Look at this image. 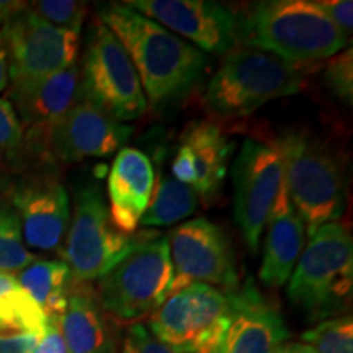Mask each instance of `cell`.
<instances>
[{
  "mask_svg": "<svg viewBox=\"0 0 353 353\" xmlns=\"http://www.w3.org/2000/svg\"><path fill=\"white\" fill-rule=\"evenodd\" d=\"M234 218L247 247L257 252L273 203L285 182L283 159L275 144L245 139L232 164Z\"/></svg>",
  "mask_w": 353,
  "mask_h": 353,
  "instance_id": "obj_11",
  "label": "cell"
},
{
  "mask_svg": "<svg viewBox=\"0 0 353 353\" xmlns=\"http://www.w3.org/2000/svg\"><path fill=\"white\" fill-rule=\"evenodd\" d=\"M231 311L229 291L205 283L183 286L148 317L154 337L180 353H211Z\"/></svg>",
  "mask_w": 353,
  "mask_h": 353,
  "instance_id": "obj_9",
  "label": "cell"
},
{
  "mask_svg": "<svg viewBox=\"0 0 353 353\" xmlns=\"http://www.w3.org/2000/svg\"><path fill=\"white\" fill-rule=\"evenodd\" d=\"M54 319L69 353H117L103 309L88 283L76 281L64 311Z\"/></svg>",
  "mask_w": 353,
  "mask_h": 353,
  "instance_id": "obj_21",
  "label": "cell"
},
{
  "mask_svg": "<svg viewBox=\"0 0 353 353\" xmlns=\"http://www.w3.org/2000/svg\"><path fill=\"white\" fill-rule=\"evenodd\" d=\"M237 44L307 65L347 48V37L312 0L255 2L236 15Z\"/></svg>",
  "mask_w": 353,
  "mask_h": 353,
  "instance_id": "obj_2",
  "label": "cell"
},
{
  "mask_svg": "<svg viewBox=\"0 0 353 353\" xmlns=\"http://www.w3.org/2000/svg\"><path fill=\"white\" fill-rule=\"evenodd\" d=\"M306 65H298L268 52L236 46L206 88L203 103L211 117L245 118L268 101L303 90Z\"/></svg>",
  "mask_w": 353,
  "mask_h": 353,
  "instance_id": "obj_3",
  "label": "cell"
},
{
  "mask_svg": "<svg viewBox=\"0 0 353 353\" xmlns=\"http://www.w3.org/2000/svg\"><path fill=\"white\" fill-rule=\"evenodd\" d=\"M123 353H180L154 337L144 324H131L123 339Z\"/></svg>",
  "mask_w": 353,
  "mask_h": 353,
  "instance_id": "obj_30",
  "label": "cell"
},
{
  "mask_svg": "<svg viewBox=\"0 0 353 353\" xmlns=\"http://www.w3.org/2000/svg\"><path fill=\"white\" fill-rule=\"evenodd\" d=\"M30 353H69L54 317H48L46 329L39 337L37 347Z\"/></svg>",
  "mask_w": 353,
  "mask_h": 353,
  "instance_id": "obj_33",
  "label": "cell"
},
{
  "mask_svg": "<svg viewBox=\"0 0 353 353\" xmlns=\"http://www.w3.org/2000/svg\"><path fill=\"white\" fill-rule=\"evenodd\" d=\"M273 144L283 159L286 192L307 234L337 223L345 210V179L334 152L296 130L283 132Z\"/></svg>",
  "mask_w": 353,
  "mask_h": 353,
  "instance_id": "obj_4",
  "label": "cell"
},
{
  "mask_svg": "<svg viewBox=\"0 0 353 353\" xmlns=\"http://www.w3.org/2000/svg\"><path fill=\"white\" fill-rule=\"evenodd\" d=\"M229 298L228 324L211 353H283L290 332L280 309L250 280L229 291Z\"/></svg>",
  "mask_w": 353,
  "mask_h": 353,
  "instance_id": "obj_15",
  "label": "cell"
},
{
  "mask_svg": "<svg viewBox=\"0 0 353 353\" xmlns=\"http://www.w3.org/2000/svg\"><path fill=\"white\" fill-rule=\"evenodd\" d=\"M172 278L167 236L143 231L123 259L99 278L97 298L108 314L136 324L169 298Z\"/></svg>",
  "mask_w": 353,
  "mask_h": 353,
  "instance_id": "obj_6",
  "label": "cell"
},
{
  "mask_svg": "<svg viewBox=\"0 0 353 353\" xmlns=\"http://www.w3.org/2000/svg\"><path fill=\"white\" fill-rule=\"evenodd\" d=\"M81 72V94L118 121L143 117L148 101L123 44L99 20L92 26Z\"/></svg>",
  "mask_w": 353,
  "mask_h": 353,
  "instance_id": "obj_8",
  "label": "cell"
},
{
  "mask_svg": "<svg viewBox=\"0 0 353 353\" xmlns=\"http://www.w3.org/2000/svg\"><path fill=\"white\" fill-rule=\"evenodd\" d=\"M139 236L141 232L125 234L114 226L97 185H82L74 196V211L61 255L74 280L90 283L121 260Z\"/></svg>",
  "mask_w": 353,
  "mask_h": 353,
  "instance_id": "obj_7",
  "label": "cell"
},
{
  "mask_svg": "<svg viewBox=\"0 0 353 353\" xmlns=\"http://www.w3.org/2000/svg\"><path fill=\"white\" fill-rule=\"evenodd\" d=\"M324 82L335 99L352 105L353 101V50L345 48L332 56L324 70Z\"/></svg>",
  "mask_w": 353,
  "mask_h": 353,
  "instance_id": "obj_28",
  "label": "cell"
},
{
  "mask_svg": "<svg viewBox=\"0 0 353 353\" xmlns=\"http://www.w3.org/2000/svg\"><path fill=\"white\" fill-rule=\"evenodd\" d=\"M131 132V126L114 120L81 94L69 112L33 144L48 161L72 164L85 159L112 156L125 148Z\"/></svg>",
  "mask_w": 353,
  "mask_h": 353,
  "instance_id": "obj_12",
  "label": "cell"
},
{
  "mask_svg": "<svg viewBox=\"0 0 353 353\" xmlns=\"http://www.w3.org/2000/svg\"><path fill=\"white\" fill-rule=\"evenodd\" d=\"M8 101L19 114L28 139L37 141L54 123L63 118L81 97L79 65L50 76L10 81Z\"/></svg>",
  "mask_w": 353,
  "mask_h": 353,
  "instance_id": "obj_18",
  "label": "cell"
},
{
  "mask_svg": "<svg viewBox=\"0 0 353 353\" xmlns=\"http://www.w3.org/2000/svg\"><path fill=\"white\" fill-rule=\"evenodd\" d=\"M28 8L52 26L76 34H81L87 13L85 3L72 2V0H39L28 3Z\"/></svg>",
  "mask_w": 353,
  "mask_h": 353,
  "instance_id": "obj_27",
  "label": "cell"
},
{
  "mask_svg": "<svg viewBox=\"0 0 353 353\" xmlns=\"http://www.w3.org/2000/svg\"><path fill=\"white\" fill-rule=\"evenodd\" d=\"M167 241L174 272L170 294L192 283L211 285L224 291L241 285L231 241L210 219H190L176 226Z\"/></svg>",
  "mask_w": 353,
  "mask_h": 353,
  "instance_id": "obj_10",
  "label": "cell"
},
{
  "mask_svg": "<svg viewBox=\"0 0 353 353\" xmlns=\"http://www.w3.org/2000/svg\"><path fill=\"white\" fill-rule=\"evenodd\" d=\"M322 12L348 38L353 32V3L352 0H317Z\"/></svg>",
  "mask_w": 353,
  "mask_h": 353,
  "instance_id": "obj_31",
  "label": "cell"
},
{
  "mask_svg": "<svg viewBox=\"0 0 353 353\" xmlns=\"http://www.w3.org/2000/svg\"><path fill=\"white\" fill-rule=\"evenodd\" d=\"M288 283V298L311 319L343 312L353 288V241L342 223H327L311 236Z\"/></svg>",
  "mask_w": 353,
  "mask_h": 353,
  "instance_id": "obj_5",
  "label": "cell"
},
{
  "mask_svg": "<svg viewBox=\"0 0 353 353\" xmlns=\"http://www.w3.org/2000/svg\"><path fill=\"white\" fill-rule=\"evenodd\" d=\"M10 83V76H8V59L7 52L0 46V92L7 90Z\"/></svg>",
  "mask_w": 353,
  "mask_h": 353,
  "instance_id": "obj_35",
  "label": "cell"
},
{
  "mask_svg": "<svg viewBox=\"0 0 353 353\" xmlns=\"http://www.w3.org/2000/svg\"><path fill=\"white\" fill-rule=\"evenodd\" d=\"M283 353H316L314 350H312L311 347L306 345V343L303 342H288L285 345V350Z\"/></svg>",
  "mask_w": 353,
  "mask_h": 353,
  "instance_id": "obj_36",
  "label": "cell"
},
{
  "mask_svg": "<svg viewBox=\"0 0 353 353\" xmlns=\"http://www.w3.org/2000/svg\"><path fill=\"white\" fill-rule=\"evenodd\" d=\"M154 196L149 201L148 210L141 218L139 226L144 228H165L179 223L190 214L195 213L198 196L188 185L159 172L154 182Z\"/></svg>",
  "mask_w": 353,
  "mask_h": 353,
  "instance_id": "obj_23",
  "label": "cell"
},
{
  "mask_svg": "<svg viewBox=\"0 0 353 353\" xmlns=\"http://www.w3.org/2000/svg\"><path fill=\"white\" fill-rule=\"evenodd\" d=\"M99 15L130 56L148 107H165L200 82L208 57L192 43L125 3L101 7Z\"/></svg>",
  "mask_w": 353,
  "mask_h": 353,
  "instance_id": "obj_1",
  "label": "cell"
},
{
  "mask_svg": "<svg viewBox=\"0 0 353 353\" xmlns=\"http://www.w3.org/2000/svg\"><path fill=\"white\" fill-rule=\"evenodd\" d=\"M37 259L26 249L20 219L10 200L0 196V272L15 275Z\"/></svg>",
  "mask_w": 353,
  "mask_h": 353,
  "instance_id": "obj_25",
  "label": "cell"
},
{
  "mask_svg": "<svg viewBox=\"0 0 353 353\" xmlns=\"http://www.w3.org/2000/svg\"><path fill=\"white\" fill-rule=\"evenodd\" d=\"M79 37L41 20L26 7L0 30L10 81L50 76L76 65Z\"/></svg>",
  "mask_w": 353,
  "mask_h": 353,
  "instance_id": "obj_13",
  "label": "cell"
},
{
  "mask_svg": "<svg viewBox=\"0 0 353 353\" xmlns=\"http://www.w3.org/2000/svg\"><path fill=\"white\" fill-rule=\"evenodd\" d=\"M8 200L20 219L25 245L44 252L63 245L70 221V203L61 180L50 175L26 176L13 185Z\"/></svg>",
  "mask_w": 353,
  "mask_h": 353,
  "instance_id": "obj_16",
  "label": "cell"
},
{
  "mask_svg": "<svg viewBox=\"0 0 353 353\" xmlns=\"http://www.w3.org/2000/svg\"><path fill=\"white\" fill-rule=\"evenodd\" d=\"M267 236L259 278L270 288H281L288 283L306 242V226L290 200L285 182L268 214Z\"/></svg>",
  "mask_w": 353,
  "mask_h": 353,
  "instance_id": "obj_20",
  "label": "cell"
},
{
  "mask_svg": "<svg viewBox=\"0 0 353 353\" xmlns=\"http://www.w3.org/2000/svg\"><path fill=\"white\" fill-rule=\"evenodd\" d=\"M13 105L0 99V159L17 156L23 148L25 132Z\"/></svg>",
  "mask_w": 353,
  "mask_h": 353,
  "instance_id": "obj_29",
  "label": "cell"
},
{
  "mask_svg": "<svg viewBox=\"0 0 353 353\" xmlns=\"http://www.w3.org/2000/svg\"><path fill=\"white\" fill-rule=\"evenodd\" d=\"M41 335L32 332L0 330V353H30L37 347Z\"/></svg>",
  "mask_w": 353,
  "mask_h": 353,
  "instance_id": "obj_32",
  "label": "cell"
},
{
  "mask_svg": "<svg viewBox=\"0 0 353 353\" xmlns=\"http://www.w3.org/2000/svg\"><path fill=\"white\" fill-rule=\"evenodd\" d=\"M232 143L210 121H192L180 134L172 174L188 185L198 200L211 201L218 195L229 170Z\"/></svg>",
  "mask_w": 353,
  "mask_h": 353,
  "instance_id": "obj_17",
  "label": "cell"
},
{
  "mask_svg": "<svg viewBox=\"0 0 353 353\" xmlns=\"http://www.w3.org/2000/svg\"><path fill=\"white\" fill-rule=\"evenodd\" d=\"M28 7L26 2H19V0H0V30L10 21L13 17L19 15Z\"/></svg>",
  "mask_w": 353,
  "mask_h": 353,
  "instance_id": "obj_34",
  "label": "cell"
},
{
  "mask_svg": "<svg viewBox=\"0 0 353 353\" xmlns=\"http://www.w3.org/2000/svg\"><path fill=\"white\" fill-rule=\"evenodd\" d=\"M125 6L185 37L208 54H226L237 46L236 13L208 0H130Z\"/></svg>",
  "mask_w": 353,
  "mask_h": 353,
  "instance_id": "obj_14",
  "label": "cell"
},
{
  "mask_svg": "<svg viewBox=\"0 0 353 353\" xmlns=\"http://www.w3.org/2000/svg\"><path fill=\"white\" fill-rule=\"evenodd\" d=\"M303 343L316 353H353V322L350 316H337L321 321L304 330Z\"/></svg>",
  "mask_w": 353,
  "mask_h": 353,
  "instance_id": "obj_26",
  "label": "cell"
},
{
  "mask_svg": "<svg viewBox=\"0 0 353 353\" xmlns=\"http://www.w3.org/2000/svg\"><path fill=\"white\" fill-rule=\"evenodd\" d=\"M156 174L151 159L134 148H121L108 175L110 218L125 234H134L151 201Z\"/></svg>",
  "mask_w": 353,
  "mask_h": 353,
  "instance_id": "obj_19",
  "label": "cell"
},
{
  "mask_svg": "<svg viewBox=\"0 0 353 353\" xmlns=\"http://www.w3.org/2000/svg\"><path fill=\"white\" fill-rule=\"evenodd\" d=\"M48 316L12 273L0 272V330L43 335Z\"/></svg>",
  "mask_w": 353,
  "mask_h": 353,
  "instance_id": "obj_24",
  "label": "cell"
},
{
  "mask_svg": "<svg viewBox=\"0 0 353 353\" xmlns=\"http://www.w3.org/2000/svg\"><path fill=\"white\" fill-rule=\"evenodd\" d=\"M15 278L48 317H59L76 285L68 263L63 260L37 259L23 270L17 272Z\"/></svg>",
  "mask_w": 353,
  "mask_h": 353,
  "instance_id": "obj_22",
  "label": "cell"
}]
</instances>
